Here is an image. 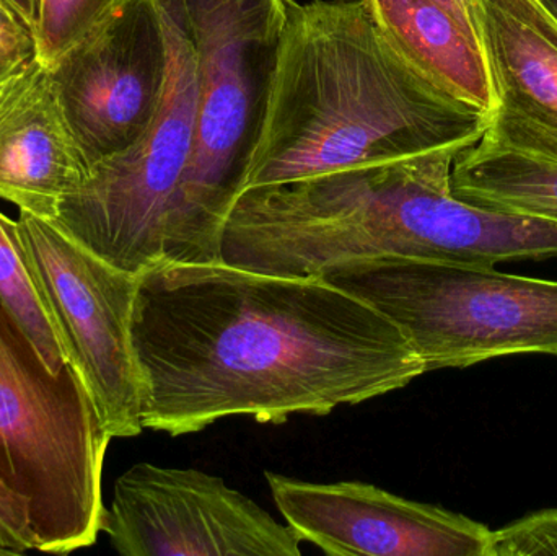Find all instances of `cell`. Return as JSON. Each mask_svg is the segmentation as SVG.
Returning a JSON list of instances; mask_svg holds the SVG:
<instances>
[{
  "label": "cell",
  "instance_id": "6da1fadb",
  "mask_svg": "<svg viewBox=\"0 0 557 556\" xmlns=\"http://www.w3.org/2000/svg\"><path fill=\"white\" fill-rule=\"evenodd\" d=\"M131 342L143 428L175 437L324 417L425 374L405 333L336 284L224 261L139 274Z\"/></svg>",
  "mask_w": 557,
  "mask_h": 556
},
{
  "label": "cell",
  "instance_id": "7a4b0ae2",
  "mask_svg": "<svg viewBox=\"0 0 557 556\" xmlns=\"http://www.w3.org/2000/svg\"><path fill=\"white\" fill-rule=\"evenodd\" d=\"M490 124L396 51L367 0L295 2L244 191L461 152Z\"/></svg>",
  "mask_w": 557,
  "mask_h": 556
},
{
  "label": "cell",
  "instance_id": "3957f363",
  "mask_svg": "<svg viewBox=\"0 0 557 556\" xmlns=\"http://www.w3.org/2000/svg\"><path fill=\"white\" fill-rule=\"evenodd\" d=\"M460 152L357 166L242 193L222 260L287 277L321 276L360 258L408 257L496 267L557 257V222L455 196Z\"/></svg>",
  "mask_w": 557,
  "mask_h": 556
},
{
  "label": "cell",
  "instance_id": "277c9868",
  "mask_svg": "<svg viewBox=\"0 0 557 556\" xmlns=\"http://www.w3.org/2000/svg\"><path fill=\"white\" fill-rule=\"evenodd\" d=\"M110 441L74 366L52 371L0 300V554L97 542Z\"/></svg>",
  "mask_w": 557,
  "mask_h": 556
},
{
  "label": "cell",
  "instance_id": "5b68a950",
  "mask_svg": "<svg viewBox=\"0 0 557 556\" xmlns=\"http://www.w3.org/2000/svg\"><path fill=\"white\" fill-rule=\"evenodd\" d=\"M198 64L191 159L180 189L173 264L222 263L295 0H175Z\"/></svg>",
  "mask_w": 557,
  "mask_h": 556
},
{
  "label": "cell",
  "instance_id": "8992f818",
  "mask_svg": "<svg viewBox=\"0 0 557 556\" xmlns=\"http://www.w3.org/2000/svg\"><path fill=\"white\" fill-rule=\"evenodd\" d=\"M321 277L388 317L425 374L506 356L557 358L556 280L408 257L344 261Z\"/></svg>",
  "mask_w": 557,
  "mask_h": 556
},
{
  "label": "cell",
  "instance_id": "52a82bcc",
  "mask_svg": "<svg viewBox=\"0 0 557 556\" xmlns=\"http://www.w3.org/2000/svg\"><path fill=\"white\" fill-rule=\"evenodd\" d=\"M170 49L169 87L152 129L126 152L91 166L52 224L126 273L173 264L180 189L191 159L198 64L175 0H157Z\"/></svg>",
  "mask_w": 557,
  "mask_h": 556
},
{
  "label": "cell",
  "instance_id": "ba28073f",
  "mask_svg": "<svg viewBox=\"0 0 557 556\" xmlns=\"http://www.w3.org/2000/svg\"><path fill=\"white\" fill-rule=\"evenodd\" d=\"M20 244L69 362L111 440L143 433L140 379L131 342L139 276L117 270L52 222L18 211Z\"/></svg>",
  "mask_w": 557,
  "mask_h": 556
},
{
  "label": "cell",
  "instance_id": "9c48e42d",
  "mask_svg": "<svg viewBox=\"0 0 557 556\" xmlns=\"http://www.w3.org/2000/svg\"><path fill=\"white\" fill-rule=\"evenodd\" d=\"M48 69L88 169L133 149L156 124L169 87L159 2L127 0Z\"/></svg>",
  "mask_w": 557,
  "mask_h": 556
},
{
  "label": "cell",
  "instance_id": "30bf717a",
  "mask_svg": "<svg viewBox=\"0 0 557 556\" xmlns=\"http://www.w3.org/2000/svg\"><path fill=\"white\" fill-rule=\"evenodd\" d=\"M101 531L124 556H300L267 509L196 469L140 462L114 483Z\"/></svg>",
  "mask_w": 557,
  "mask_h": 556
},
{
  "label": "cell",
  "instance_id": "8fae6325",
  "mask_svg": "<svg viewBox=\"0 0 557 556\" xmlns=\"http://www.w3.org/2000/svg\"><path fill=\"white\" fill-rule=\"evenodd\" d=\"M285 524L333 556H493L483 522L363 482L311 483L267 472Z\"/></svg>",
  "mask_w": 557,
  "mask_h": 556
},
{
  "label": "cell",
  "instance_id": "7c38bea8",
  "mask_svg": "<svg viewBox=\"0 0 557 556\" xmlns=\"http://www.w3.org/2000/svg\"><path fill=\"white\" fill-rule=\"evenodd\" d=\"M499 108L483 137L557 160V18L542 0H468Z\"/></svg>",
  "mask_w": 557,
  "mask_h": 556
},
{
  "label": "cell",
  "instance_id": "4fadbf2b",
  "mask_svg": "<svg viewBox=\"0 0 557 556\" xmlns=\"http://www.w3.org/2000/svg\"><path fill=\"white\" fill-rule=\"evenodd\" d=\"M88 170L49 69L36 58L0 88V199L54 222Z\"/></svg>",
  "mask_w": 557,
  "mask_h": 556
},
{
  "label": "cell",
  "instance_id": "5bb4252c",
  "mask_svg": "<svg viewBox=\"0 0 557 556\" xmlns=\"http://www.w3.org/2000/svg\"><path fill=\"white\" fill-rule=\"evenodd\" d=\"M396 51L429 82L493 118L499 95L476 32L434 0H367Z\"/></svg>",
  "mask_w": 557,
  "mask_h": 556
},
{
  "label": "cell",
  "instance_id": "9a60e30c",
  "mask_svg": "<svg viewBox=\"0 0 557 556\" xmlns=\"http://www.w3.org/2000/svg\"><path fill=\"white\" fill-rule=\"evenodd\" d=\"M451 189L481 208L557 222V160L486 137L455 157Z\"/></svg>",
  "mask_w": 557,
  "mask_h": 556
},
{
  "label": "cell",
  "instance_id": "2e32d148",
  "mask_svg": "<svg viewBox=\"0 0 557 556\" xmlns=\"http://www.w3.org/2000/svg\"><path fill=\"white\" fill-rule=\"evenodd\" d=\"M0 300L54 372L71 362L54 322L39 296L20 244L16 221L0 212Z\"/></svg>",
  "mask_w": 557,
  "mask_h": 556
},
{
  "label": "cell",
  "instance_id": "e0dca14e",
  "mask_svg": "<svg viewBox=\"0 0 557 556\" xmlns=\"http://www.w3.org/2000/svg\"><path fill=\"white\" fill-rule=\"evenodd\" d=\"M127 0H39L35 36L38 61L51 67L72 45Z\"/></svg>",
  "mask_w": 557,
  "mask_h": 556
},
{
  "label": "cell",
  "instance_id": "ac0fdd59",
  "mask_svg": "<svg viewBox=\"0 0 557 556\" xmlns=\"http://www.w3.org/2000/svg\"><path fill=\"white\" fill-rule=\"evenodd\" d=\"M557 556V508L543 509L493 532V556Z\"/></svg>",
  "mask_w": 557,
  "mask_h": 556
},
{
  "label": "cell",
  "instance_id": "d6986e66",
  "mask_svg": "<svg viewBox=\"0 0 557 556\" xmlns=\"http://www.w3.org/2000/svg\"><path fill=\"white\" fill-rule=\"evenodd\" d=\"M36 55L35 29L0 0V88Z\"/></svg>",
  "mask_w": 557,
  "mask_h": 556
},
{
  "label": "cell",
  "instance_id": "ffe728a7",
  "mask_svg": "<svg viewBox=\"0 0 557 556\" xmlns=\"http://www.w3.org/2000/svg\"><path fill=\"white\" fill-rule=\"evenodd\" d=\"M438 5L444 7L445 10L451 13L458 22L463 23L468 28L474 29L473 16H471L470 5L468 0H434Z\"/></svg>",
  "mask_w": 557,
  "mask_h": 556
},
{
  "label": "cell",
  "instance_id": "44dd1931",
  "mask_svg": "<svg viewBox=\"0 0 557 556\" xmlns=\"http://www.w3.org/2000/svg\"><path fill=\"white\" fill-rule=\"evenodd\" d=\"M2 2L7 3L13 12L18 13L35 29L36 20H38L39 0H2Z\"/></svg>",
  "mask_w": 557,
  "mask_h": 556
},
{
  "label": "cell",
  "instance_id": "7402d4cb",
  "mask_svg": "<svg viewBox=\"0 0 557 556\" xmlns=\"http://www.w3.org/2000/svg\"><path fill=\"white\" fill-rule=\"evenodd\" d=\"M542 2L548 7L549 12H552L557 18V0H542Z\"/></svg>",
  "mask_w": 557,
  "mask_h": 556
}]
</instances>
